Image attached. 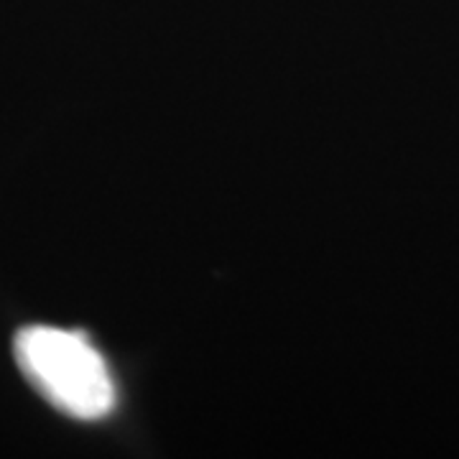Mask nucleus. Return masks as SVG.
Returning <instances> with one entry per match:
<instances>
[{
    "mask_svg": "<svg viewBox=\"0 0 459 459\" xmlns=\"http://www.w3.org/2000/svg\"><path fill=\"white\" fill-rule=\"evenodd\" d=\"M16 360L54 409L80 421H98L115 406L108 362L80 332L36 325L18 332Z\"/></svg>",
    "mask_w": 459,
    "mask_h": 459,
    "instance_id": "f257e3e1",
    "label": "nucleus"
}]
</instances>
